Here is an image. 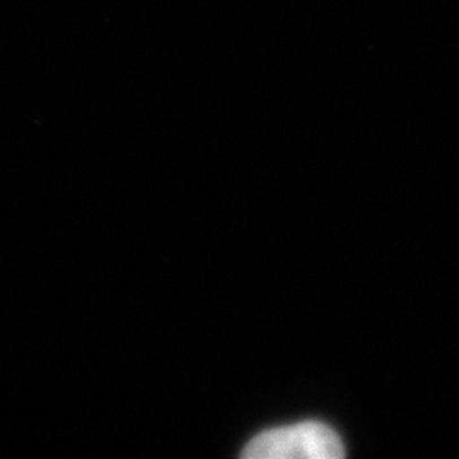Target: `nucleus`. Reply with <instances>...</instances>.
<instances>
[{"mask_svg":"<svg viewBox=\"0 0 459 459\" xmlns=\"http://www.w3.org/2000/svg\"><path fill=\"white\" fill-rule=\"evenodd\" d=\"M342 455L341 438L320 421L266 430L243 450V457L247 459H337Z\"/></svg>","mask_w":459,"mask_h":459,"instance_id":"1","label":"nucleus"}]
</instances>
